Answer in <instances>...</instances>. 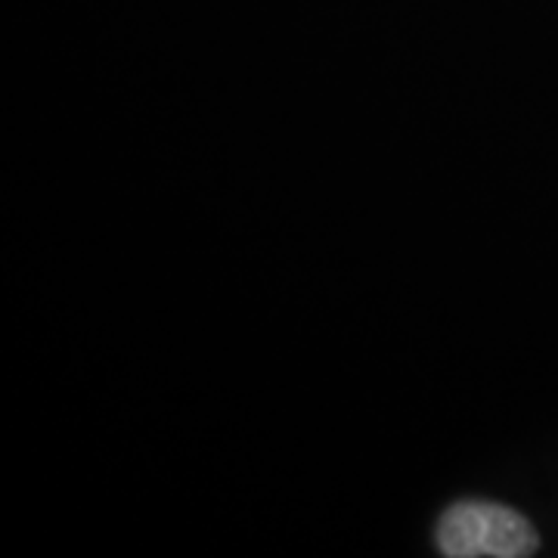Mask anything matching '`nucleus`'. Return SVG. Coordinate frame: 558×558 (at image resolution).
Listing matches in <instances>:
<instances>
[{
    "label": "nucleus",
    "mask_w": 558,
    "mask_h": 558,
    "mask_svg": "<svg viewBox=\"0 0 558 558\" xmlns=\"http://www.w3.org/2000/svg\"><path fill=\"white\" fill-rule=\"evenodd\" d=\"M438 549L447 558H527L539 549V534L509 506L465 499L440 515Z\"/></svg>",
    "instance_id": "f257e3e1"
}]
</instances>
